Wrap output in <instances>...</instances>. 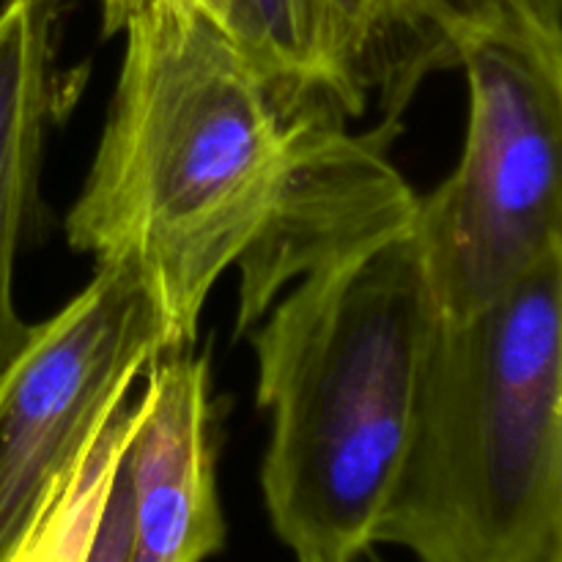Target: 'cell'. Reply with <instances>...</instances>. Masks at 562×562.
Instances as JSON below:
<instances>
[{"mask_svg": "<svg viewBox=\"0 0 562 562\" xmlns=\"http://www.w3.org/2000/svg\"><path fill=\"white\" fill-rule=\"evenodd\" d=\"M121 33L119 82L66 241L97 263H130L170 349H187L217 280L272 228L316 132L346 115L280 91L198 11L151 0Z\"/></svg>", "mask_w": 562, "mask_h": 562, "instance_id": "cell-1", "label": "cell"}, {"mask_svg": "<svg viewBox=\"0 0 562 562\" xmlns=\"http://www.w3.org/2000/svg\"><path fill=\"white\" fill-rule=\"evenodd\" d=\"M412 190L307 247L252 333L272 417L261 492L294 562H357L393 492L437 322Z\"/></svg>", "mask_w": 562, "mask_h": 562, "instance_id": "cell-2", "label": "cell"}, {"mask_svg": "<svg viewBox=\"0 0 562 562\" xmlns=\"http://www.w3.org/2000/svg\"><path fill=\"white\" fill-rule=\"evenodd\" d=\"M376 543L562 562V252L470 316H437Z\"/></svg>", "mask_w": 562, "mask_h": 562, "instance_id": "cell-3", "label": "cell"}, {"mask_svg": "<svg viewBox=\"0 0 562 562\" xmlns=\"http://www.w3.org/2000/svg\"><path fill=\"white\" fill-rule=\"evenodd\" d=\"M459 168L417 198L412 231L437 313L464 318L562 252V42L472 31Z\"/></svg>", "mask_w": 562, "mask_h": 562, "instance_id": "cell-4", "label": "cell"}, {"mask_svg": "<svg viewBox=\"0 0 562 562\" xmlns=\"http://www.w3.org/2000/svg\"><path fill=\"white\" fill-rule=\"evenodd\" d=\"M168 329L130 263H97L91 283L33 327L0 379V562L14 558L60 483L148 366Z\"/></svg>", "mask_w": 562, "mask_h": 562, "instance_id": "cell-5", "label": "cell"}, {"mask_svg": "<svg viewBox=\"0 0 562 562\" xmlns=\"http://www.w3.org/2000/svg\"><path fill=\"white\" fill-rule=\"evenodd\" d=\"M121 467L130 488V562H203L223 549L206 360L162 351L146 371Z\"/></svg>", "mask_w": 562, "mask_h": 562, "instance_id": "cell-6", "label": "cell"}, {"mask_svg": "<svg viewBox=\"0 0 562 562\" xmlns=\"http://www.w3.org/2000/svg\"><path fill=\"white\" fill-rule=\"evenodd\" d=\"M64 0L0 9V379L33 335L14 305V261L38 201L47 121L55 113V25Z\"/></svg>", "mask_w": 562, "mask_h": 562, "instance_id": "cell-7", "label": "cell"}, {"mask_svg": "<svg viewBox=\"0 0 562 562\" xmlns=\"http://www.w3.org/2000/svg\"><path fill=\"white\" fill-rule=\"evenodd\" d=\"M464 33L437 0H322V49L329 97L346 119L382 113L390 140L420 82L459 66Z\"/></svg>", "mask_w": 562, "mask_h": 562, "instance_id": "cell-8", "label": "cell"}, {"mask_svg": "<svg viewBox=\"0 0 562 562\" xmlns=\"http://www.w3.org/2000/svg\"><path fill=\"white\" fill-rule=\"evenodd\" d=\"M140 412V395L121 401L86 450L80 464L60 483L49 505L9 562H86L93 527L102 514L126 439Z\"/></svg>", "mask_w": 562, "mask_h": 562, "instance_id": "cell-9", "label": "cell"}, {"mask_svg": "<svg viewBox=\"0 0 562 562\" xmlns=\"http://www.w3.org/2000/svg\"><path fill=\"white\" fill-rule=\"evenodd\" d=\"M234 42L289 97L335 102L324 71L322 0H236Z\"/></svg>", "mask_w": 562, "mask_h": 562, "instance_id": "cell-10", "label": "cell"}, {"mask_svg": "<svg viewBox=\"0 0 562 562\" xmlns=\"http://www.w3.org/2000/svg\"><path fill=\"white\" fill-rule=\"evenodd\" d=\"M439 9L472 31H516L562 42V0H437Z\"/></svg>", "mask_w": 562, "mask_h": 562, "instance_id": "cell-11", "label": "cell"}, {"mask_svg": "<svg viewBox=\"0 0 562 562\" xmlns=\"http://www.w3.org/2000/svg\"><path fill=\"white\" fill-rule=\"evenodd\" d=\"M132 549V514H130V488H126L124 467L119 461L113 483L104 497L102 514L93 527L91 547L86 562H130Z\"/></svg>", "mask_w": 562, "mask_h": 562, "instance_id": "cell-12", "label": "cell"}, {"mask_svg": "<svg viewBox=\"0 0 562 562\" xmlns=\"http://www.w3.org/2000/svg\"><path fill=\"white\" fill-rule=\"evenodd\" d=\"M143 3H151V0H124V3H121V27H124V22L130 20ZM165 3H176L181 5V9L198 11V14H203L209 22H214L220 31L228 33V36L234 38L236 0H165Z\"/></svg>", "mask_w": 562, "mask_h": 562, "instance_id": "cell-13", "label": "cell"}, {"mask_svg": "<svg viewBox=\"0 0 562 562\" xmlns=\"http://www.w3.org/2000/svg\"><path fill=\"white\" fill-rule=\"evenodd\" d=\"M121 3L124 0H102L104 36H113V33L121 31Z\"/></svg>", "mask_w": 562, "mask_h": 562, "instance_id": "cell-14", "label": "cell"}]
</instances>
